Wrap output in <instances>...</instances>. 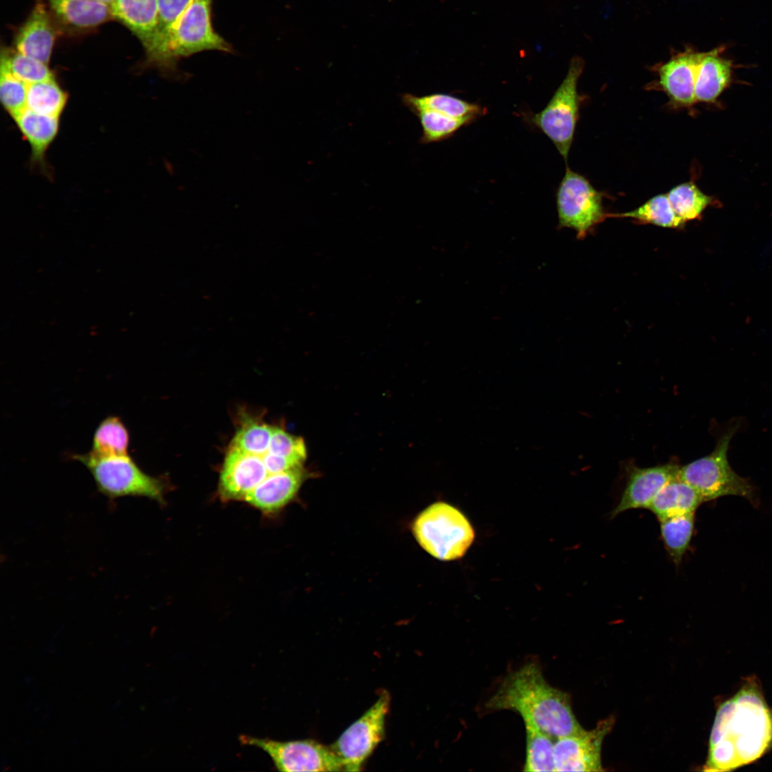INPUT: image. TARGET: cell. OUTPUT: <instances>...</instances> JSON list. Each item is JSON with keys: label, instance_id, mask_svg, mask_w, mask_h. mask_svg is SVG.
<instances>
[{"label": "cell", "instance_id": "277c9868", "mask_svg": "<svg viewBox=\"0 0 772 772\" xmlns=\"http://www.w3.org/2000/svg\"><path fill=\"white\" fill-rule=\"evenodd\" d=\"M420 545L441 560L463 556L474 540V530L466 517L455 507L442 502L421 512L412 525Z\"/></svg>", "mask_w": 772, "mask_h": 772}, {"label": "cell", "instance_id": "9a60e30c", "mask_svg": "<svg viewBox=\"0 0 772 772\" xmlns=\"http://www.w3.org/2000/svg\"><path fill=\"white\" fill-rule=\"evenodd\" d=\"M679 468L678 465L673 463L632 468L621 498L611 513V517L631 509H648L659 490L677 476Z\"/></svg>", "mask_w": 772, "mask_h": 772}, {"label": "cell", "instance_id": "d6a6232c", "mask_svg": "<svg viewBox=\"0 0 772 772\" xmlns=\"http://www.w3.org/2000/svg\"><path fill=\"white\" fill-rule=\"evenodd\" d=\"M27 84L16 77L1 57L0 99L6 112L14 118L26 107Z\"/></svg>", "mask_w": 772, "mask_h": 772}, {"label": "cell", "instance_id": "ba28073f", "mask_svg": "<svg viewBox=\"0 0 772 772\" xmlns=\"http://www.w3.org/2000/svg\"><path fill=\"white\" fill-rule=\"evenodd\" d=\"M240 743L266 752L279 771H344L340 758L330 746L311 739L279 741L240 735Z\"/></svg>", "mask_w": 772, "mask_h": 772}, {"label": "cell", "instance_id": "5b68a950", "mask_svg": "<svg viewBox=\"0 0 772 772\" xmlns=\"http://www.w3.org/2000/svg\"><path fill=\"white\" fill-rule=\"evenodd\" d=\"M734 430L726 432L709 455L680 467L678 477L693 488L704 502L727 495L740 496L756 503L750 482L731 467L728 450Z\"/></svg>", "mask_w": 772, "mask_h": 772}, {"label": "cell", "instance_id": "4dcf8cb0", "mask_svg": "<svg viewBox=\"0 0 772 772\" xmlns=\"http://www.w3.org/2000/svg\"><path fill=\"white\" fill-rule=\"evenodd\" d=\"M274 426L258 421L242 423L235 432L229 447L242 452L260 453L269 445Z\"/></svg>", "mask_w": 772, "mask_h": 772}, {"label": "cell", "instance_id": "4316f807", "mask_svg": "<svg viewBox=\"0 0 772 772\" xmlns=\"http://www.w3.org/2000/svg\"><path fill=\"white\" fill-rule=\"evenodd\" d=\"M607 217H630L640 223L667 228H682L686 224L673 210L666 194L656 195L634 210Z\"/></svg>", "mask_w": 772, "mask_h": 772}, {"label": "cell", "instance_id": "d4e9b609", "mask_svg": "<svg viewBox=\"0 0 772 772\" xmlns=\"http://www.w3.org/2000/svg\"><path fill=\"white\" fill-rule=\"evenodd\" d=\"M526 748L523 771L525 772L555 771L553 753L555 741L533 723L523 721Z\"/></svg>", "mask_w": 772, "mask_h": 772}, {"label": "cell", "instance_id": "8fae6325", "mask_svg": "<svg viewBox=\"0 0 772 772\" xmlns=\"http://www.w3.org/2000/svg\"><path fill=\"white\" fill-rule=\"evenodd\" d=\"M613 719L598 723L595 728L560 737L555 741V771H602L600 751L604 737L610 731Z\"/></svg>", "mask_w": 772, "mask_h": 772}, {"label": "cell", "instance_id": "f1b7e54d", "mask_svg": "<svg viewBox=\"0 0 772 772\" xmlns=\"http://www.w3.org/2000/svg\"><path fill=\"white\" fill-rule=\"evenodd\" d=\"M422 127L420 143L430 144L445 140L461 127L474 121L470 118L452 117L435 111L417 109L412 112Z\"/></svg>", "mask_w": 772, "mask_h": 772}, {"label": "cell", "instance_id": "ffe728a7", "mask_svg": "<svg viewBox=\"0 0 772 772\" xmlns=\"http://www.w3.org/2000/svg\"><path fill=\"white\" fill-rule=\"evenodd\" d=\"M719 49L706 52L696 75V102H714L729 84L732 66L731 61L719 56Z\"/></svg>", "mask_w": 772, "mask_h": 772}, {"label": "cell", "instance_id": "8992f818", "mask_svg": "<svg viewBox=\"0 0 772 772\" xmlns=\"http://www.w3.org/2000/svg\"><path fill=\"white\" fill-rule=\"evenodd\" d=\"M583 68V59L579 56L573 57L566 76L546 107L533 114L529 119L550 139L565 162L579 116L580 96L578 92V82Z\"/></svg>", "mask_w": 772, "mask_h": 772}, {"label": "cell", "instance_id": "e0dca14e", "mask_svg": "<svg viewBox=\"0 0 772 772\" xmlns=\"http://www.w3.org/2000/svg\"><path fill=\"white\" fill-rule=\"evenodd\" d=\"M54 39L55 32L50 16L44 5L39 2L17 34L16 51L48 64Z\"/></svg>", "mask_w": 772, "mask_h": 772}, {"label": "cell", "instance_id": "4fadbf2b", "mask_svg": "<svg viewBox=\"0 0 772 772\" xmlns=\"http://www.w3.org/2000/svg\"><path fill=\"white\" fill-rule=\"evenodd\" d=\"M308 475L303 465L271 474L247 495L244 502L263 515H274L296 496Z\"/></svg>", "mask_w": 772, "mask_h": 772}, {"label": "cell", "instance_id": "cb8c5ba5", "mask_svg": "<svg viewBox=\"0 0 772 772\" xmlns=\"http://www.w3.org/2000/svg\"><path fill=\"white\" fill-rule=\"evenodd\" d=\"M129 432L122 419L110 415L96 427L89 452L102 457L127 455H129Z\"/></svg>", "mask_w": 772, "mask_h": 772}, {"label": "cell", "instance_id": "d6986e66", "mask_svg": "<svg viewBox=\"0 0 772 772\" xmlns=\"http://www.w3.org/2000/svg\"><path fill=\"white\" fill-rule=\"evenodd\" d=\"M704 503L698 493L677 476L670 480L650 503V510L658 519L695 513Z\"/></svg>", "mask_w": 772, "mask_h": 772}, {"label": "cell", "instance_id": "ac0fdd59", "mask_svg": "<svg viewBox=\"0 0 772 772\" xmlns=\"http://www.w3.org/2000/svg\"><path fill=\"white\" fill-rule=\"evenodd\" d=\"M13 119L30 146L31 161L44 167L46 151L59 132V117L38 114L25 108Z\"/></svg>", "mask_w": 772, "mask_h": 772}, {"label": "cell", "instance_id": "7a4b0ae2", "mask_svg": "<svg viewBox=\"0 0 772 772\" xmlns=\"http://www.w3.org/2000/svg\"><path fill=\"white\" fill-rule=\"evenodd\" d=\"M485 709L513 711L555 739L584 729L575 717L569 696L550 686L534 662L507 675Z\"/></svg>", "mask_w": 772, "mask_h": 772}, {"label": "cell", "instance_id": "5bb4252c", "mask_svg": "<svg viewBox=\"0 0 772 772\" xmlns=\"http://www.w3.org/2000/svg\"><path fill=\"white\" fill-rule=\"evenodd\" d=\"M706 54L686 51L673 57L658 69V84L674 107H687L696 102V79Z\"/></svg>", "mask_w": 772, "mask_h": 772}, {"label": "cell", "instance_id": "7402d4cb", "mask_svg": "<svg viewBox=\"0 0 772 772\" xmlns=\"http://www.w3.org/2000/svg\"><path fill=\"white\" fill-rule=\"evenodd\" d=\"M400 100L402 105L411 113L417 109H428L452 117L475 120L485 112V108L477 104L444 93L417 96L405 92L400 94Z\"/></svg>", "mask_w": 772, "mask_h": 772}, {"label": "cell", "instance_id": "83f0119b", "mask_svg": "<svg viewBox=\"0 0 772 772\" xmlns=\"http://www.w3.org/2000/svg\"><path fill=\"white\" fill-rule=\"evenodd\" d=\"M694 514L678 515L660 520V535L664 546L676 565L681 562L692 539Z\"/></svg>", "mask_w": 772, "mask_h": 772}, {"label": "cell", "instance_id": "603a6c76", "mask_svg": "<svg viewBox=\"0 0 772 772\" xmlns=\"http://www.w3.org/2000/svg\"><path fill=\"white\" fill-rule=\"evenodd\" d=\"M192 0H158V29L156 42L147 56V62L165 71H171L169 44L172 29Z\"/></svg>", "mask_w": 772, "mask_h": 772}, {"label": "cell", "instance_id": "7c38bea8", "mask_svg": "<svg viewBox=\"0 0 772 772\" xmlns=\"http://www.w3.org/2000/svg\"><path fill=\"white\" fill-rule=\"evenodd\" d=\"M264 452L250 453L229 447L218 482V496L222 502L244 501L247 495L271 475L263 460Z\"/></svg>", "mask_w": 772, "mask_h": 772}, {"label": "cell", "instance_id": "1f68e13d", "mask_svg": "<svg viewBox=\"0 0 772 772\" xmlns=\"http://www.w3.org/2000/svg\"><path fill=\"white\" fill-rule=\"evenodd\" d=\"M1 57L6 61L12 74L26 84L54 79L48 64L19 51L14 53L2 50Z\"/></svg>", "mask_w": 772, "mask_h": 772}, {"label": "cell", "instance_id": "30bf717a", "mask_svg": "<svg viewBox=\"0 0 772 772\" xmlns=\"http://www.w3.org/2000/svg\"><path fill=\"white\" fill-rule=\"evenodd\" d=\"M390 694L382 691L375 703L330 745L345 771H360L385 735Z\"/></svg>", "mask_w": 772, "mask_h": 772}, {"label": "cell", "instance_id": "6da1fadb", "mask_svg": "<svg viewBox=\"0 0 772 772\" xmlns=\"http://www.w3.org/2000/svg\"><path fill=\"white\" fill-rule=\"evenodd\" d=\"M772 744V713L754 680L718 708L705 771H729L760 758Z\"/></svg>", "mask_w": 772, "mask_h": 772}, {"label": "cell", "instance_id": "f546056e", "mask_svg": "<svg viewBox=\"0 0 772 772\" xmlns=\"http://www.w3.org/2000/svg\"><path fill=\"white\" fill-rule=\"evenodd\" d=\"M666 194L676 214L686 223L701 217L713 201L693 182L678 184Z\"/></svg>", "mask_w": 772, "mask_h": 772}, {"label": "cell", "instance_id": "44dd1931", "mask_svg": "<svg viewBox=\"0 0 772 772\" xmlns=\"http://www.w3.org/2000/svg\"><path fill=\"white\" fill-rule=\"evenodd\" d=\"M58 19L76 29L97 26L112 17L110 5L96 0H48Z\"/></svg>", "mask_w": 772, "mask_h": 772}, {"label": "cell", "instance_id": "836d02e7", "mask_svg": "<svg viewBox=\"0 0 772 772\" xmlns=\"http://www.w3.org/2000/svg\"><path fill=\"white\" fill-rule=\"evenodd\" d=\"M269 450L274 454L293 459L303 464L307 457L304 440L274 426Z\"/></svg>", "mask_w": 772, "mask_h": 772}, {"label": "cell", "instance_id": "52a82bcc", "mask_svg": "<svg viewBox=\"0 0 772 772\" xmlns=\"http://www.w3.org/2000/svg\"><path fill=\"white\" fill-rule=\"evenodd\" d=\"M212 0H192L174 25L169 44L170 70L177 69L178 61L204 51L231 52L230 44L212 24Z\"/></svg>", "mask_w": 772, "mask_h": 772}, {"label": "cell", "instance_id": "9c48e42d", "mask_svg": "<svg viewBox=\"0 0 772 772\" xmlns=\"http://www.w3.org/2000/svg\"><path fill=\"white\" fill-rule=\"evenodd\" d=\"M556 204L560 226L573 229L580 239L607 217L602 194L568 167L558 188Z\"/></svg>", "mask_w": 772, "mask_h": 772}, {"label": "cell", "instance_id": "2e32d148", "mask_svg": "<svg viewBox=\"0 0 772 772\" xmlns=\"http://www.w3.org/2000/svg\"><path fill=\"white\" fill-rule=\"evenodd\" d=\"M110 7L112 17L137 36L149 55L157 35L158 0H114Z\"/></svg>", "mask_w": 772, "mask_h": 772}, {"label": "cell", "instance_id": "e575fe53", "mask_svg": "<svg viewBox=\"0 0 772 772\" xmlns=\"http://www.w3.org/2000/svg\"><path fill=\"white\" fill-rule=\"evenodd\" d=\"M96 1L105 3V4H108V5H111L112 3L114 1V0H96Z\"/></svg>", "mask_w": 772, "mask_h": 772}, {"label": "cell", "instance_id": "484cf974", "mask_svg": "<svg viewBox=\"0 0 772 772\" xmlns=\"http://www.w3.org/2000/svg\"><path fill=\"white\" fill-rule=\"evenodd\" d=\"M68 100L67 93L55 79L27 84L26 107L36 113L59 117Z\"/></svg>", "mask_w": 772, "mask_h": 772}, {"label": "cell", "instance_id": "3957f363", "mask_svg": "<svg viewBox=\"0 0 772 772\" xmlns=\"http://www.w3.org/2000/svg\"><path fill=\"white\" fill-rule=\"evenodd\" d=\"M90 472L97 490L109 500L124 497H143L164 503L168 485L161 477L144 472L129 455L96 457L89 452L72 454Z\"/></svg>", "mask_w": 772, "mask_h": 772}]
</instances>
